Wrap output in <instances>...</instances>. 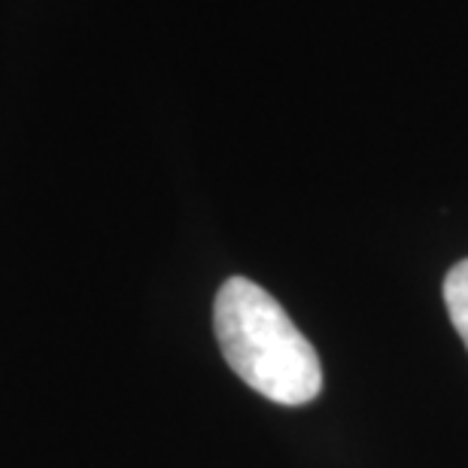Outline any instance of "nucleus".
I'll return each mask as SVG.
<instances>
[{"mask_svg": "<svg viewBox=\"0 0 468 468\" xmlns=\"http://www.w3.org/2000/svg\"><path fill=\"white\" fill-rule=\"evenodd\" d=\"M213 332L238 378L271 401L298 408L323 392L314 344L283 304L247 277H229L213 302Z\"/></svg>", "mask_w": 468, "mask_h": 468, "instance_id": "f257e3e1", "label": "nucleus"}, {"mask_svg": "<svg viewBox=\"0 0 468 468\" xmlns=\"http://www.w3.org/2000/svg\"><path fill=\"white\" fill-rule=\"evenodd\" d=\"M444 304L453 329L460 332L463 344L468 347V259L453 265L451 274L444 277Z\"/></svg>", "mask_w": 468, "mask_h": 468, "instance_id": "f03ea898", "label": "nucleus"}]
</instances>
